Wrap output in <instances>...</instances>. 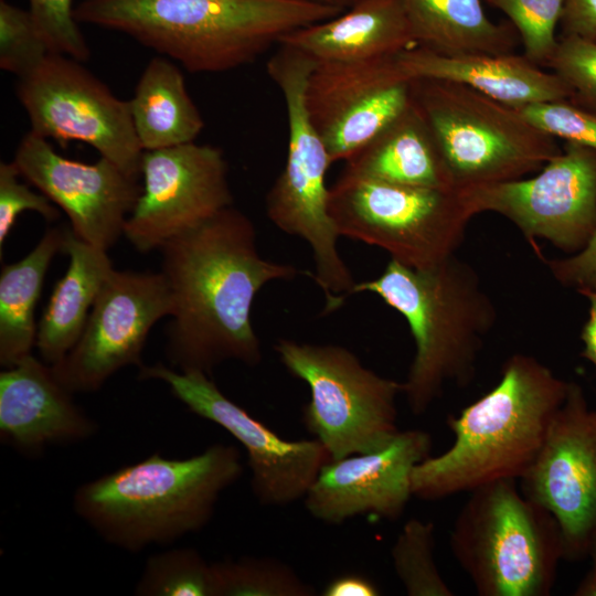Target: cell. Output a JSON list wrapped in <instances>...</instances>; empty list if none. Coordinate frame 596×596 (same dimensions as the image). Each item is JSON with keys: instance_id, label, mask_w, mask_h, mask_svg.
<instances>
[{"instance_id": "cell-1", "label": "cell", "mask_w": 596, "mask_h": 596, "mask_svg": "<svg viewBox=\"0 0 596 596\" xmlns=\"http://www.w3.org/2000/svg\"><path fill=\"white\" fill-rule=\"evenodd\" d=\"M252 220L233 205L161 248V273L173 301L166 354L181 372L213 370L228 360L255 366L263 360L251 316L268 283L299 270L263 258Z\"/></svg>"}, {"instance_id": "cell-2", "label": "cell", "mask_w": 596, "mask_h": 596, "mask_svg": "<svg viewBox=\"0 0 596 596\" xmlns=\"http://www.w3.org/2000/svg\"><path fill=\"white\" fill-rule=\"evenodd\" d=\"M343 11L310 0H82L74 14L78 23L124 33L189 72L221 73Z\"/></svg>"}, {"instance_id": "cell-3", "label": "cell", "mask_w": 596, "mask_h": 596, "mask_svg": "<svg viewBox=\"0 0 596 596\" xmlns=\"http://www.w3.org/2000/svg\"><path fill=\"white\" fill-rule=\"evenodd\" d=\"M568 384L535 358L511 355L489 392L458 416H448L454 441L414 467L412 494L433 501L521 479L535 460Z\"/></svg>"}, {"instance_id": "cell-4", "label": "cell", "mask_w": 596, "mask_h": 596, "mask_svg": "<svg viewBox=\"0 0 596 596\" xmlns=\"http://www.w3.org/2000/svg\"><path fill=\"white\" fill-rule=\"evenodd\" d=\"M242 473L233 445L216 443L187 458L156 453L81 485L72 504L105 542L137 553L202 530Z\"/></svg>"}, {"instance_id": "cell-5", "label": "cell", "mask_w": 596, "mask_h": 596, "mask_svg": "<svg viewBox=\"0 0 596 596\" xmlns=\"http://www.w3.org/2000/svg\"><path fill=\"white\" fill-rule=\"evenodd\" d=\"M372 292L401 313L415 342L403 394L419 416L448 383L466 386L475 376L485 337L497 309L477 272L456 257L413 268L391 259L374 279L356 283L353 294Z\"/></svg>"}, {"instance_id": "cell-6", "label": "cell", "mask_w": 596, "mask_h": 596, "mask_svg": "<svg viewBox=\"0 0 596 596\" xmlns=\"http://www.w3.org/2000/svg\"><path fill=\"white\" fill-rule=\"evenodd\" d=\"M449 536L459 566L480 596H547L564 560L560 525L517 480L469 492Z\"/></svg>"}, {"instance_id": "cell-7", "label": "cell", "mask_w": 596, "mask_h": 596, "mask_svg": "<svg viewBox=\"0 0 596 596\" xmlns=\"http://www.w3.org/2000/svg\"><path fill=\"white\" fill-rule=\"evenodd\" d=\"M412 94L456 190L522 179L561 152L519 109L469 86L412 79Z\"/></svg>"}, {"instance_id": "cell-8", "label": "cell", "mask_w": 596, "mask_h": 596, "mask_svg": "<svg viewBox=\"0 0 596 596\" xmlns=\"http://www.w3.org/2000/svg\"><path fill=\"white\" fill-rule=\"evenodd\" d=\"M315 65L310 56L285 44L266 63L284 97L289 132L286 163L266 195V213L279 230L309 244L315 281L333 289L344 285L351 272L338 251L340 234L328 209L326 175L332 161L306 107L307 81Z\"/></svg>"}, {"instance_id": "cell-9", "label": "cell", "mask_w": 596, "mask_h": 596, "mask_svg": "<svg viewBox=\"0 0 596 596\" xmlns=\"http://www.w3.org/2000/svg\"><path fill=\"white\" fill-rule=\"evenodd\" d=\"M328 209L340 236L380 247L413 268L454 256L472 217L457 190L401 185L343 171L329 188Z\"/></svg>"}, {"instance_id": "cell-10", "label": "cell", "mask_w": 596, "mask_h": 596, "mask_svg": "<svg viewBox=\"0 0 596 596\" xmlns=\"http://www.w3.org/2000/svg\"><path fill=\"white\" fill-rule=\"evenodd\" d=\"M275 351L308 385L302 422L331 459L382 449L400 433L396 400L403 383L368 369L341 345L279 339Z\"/></svg>"}, {"instance_id": "cell-11", "label": "cell", "mask_w": 596, "mask_h": 596, "mask_svg": "<svg viewBox=\"0 0 596 596\" xmlns=\"http://www.w3.org/2000/svg\"><path fill=\"white\" fill-rule=\"evenodd\" d=\"M82 63L50 53L35 68L18 77L17 97L28 115L30 131L62 147L71 141L87 143L100 157L139 178L143 150L129 102L118 98Z\"/></svg>"}, {"instance_id": "cell-12", "label": "cell", "mask_w": 596, "mask_h": 596, "mask_svg": "<svg viewBox=\"0 0 596 596\" xmlns=\"http://www.w3.org/2000/svg\"><path fill=\"white\" fill-rule=\"evenodd\" d=\"M457 191L471 216L500 214L528 241L577 253L596 230V150L566 141L535 175Z\"/></svg>"}, {"instance_id": "cell-13", "label": "cell", "mask_w": 596, "mask_h": 596, "mask_svg": "<svg viewBox=\"0 0 596 596\" xmlns=\"http://www.w3.org/2000/svg\"><path fill=\"white\" fill-rule=\"evenodd\" d=\"M138 379L166 383L191 413L221 426L244 447L251 488L262 505L285 507L304 499L321 468L331 460L317 438L279 437L224 395L203 372H181L163 363L143 364Z\"/></svg>"}, {"instance_id": "cell-14", "label": "cell", "mask_w": 596, "mask_h": 596, "mask_svg": "<svg viewBox=\"0 0 596 596\" xmlns=\"http://www.w3.org/2000/svg\"><path fill=\"white\" fill-rule=\"evenodd\" d=\"M521 480L525 497L557 521L564 560L588 556L596 534V408L583 387L570 382L543 445Z\"/></svg>"}, {"instance_id": "cell-15", "label": "cell", "mask_w": 596, "mask_h": 596, "mask_svg": "<svg viewBox=\"0 0 596 596\" xmlns=\"http://www.w3.org/2000/svg\"><path fill=\"white\" fill-rule=\"evenodd\" d=\"M172 311V296L161 272L114 269L79 339L51 365L54 375L74 394L99 390L125 366L140 368L151 328Z\"/></svg>"}, {"instance_id": "cell-16", "label": "cell", "mask_w": 596, "mask_h": 596, "mask_svg": "<svg viewBox=\"0 0 596 596\" xmlns=\"http://www.w3.org/2000/svg\"><path fill=\"white\" fill-rule=\"evenodd\" d=\"M142 191L124 235L141 253L160 249L171 238L233 205L223 151L193 142L143 151Z\"/></svg>"}, {"instance_id": "cell-17", "label": "cell", "mask_w": 596, "mask_h": 596, "mask_svg": "<svg viewBox=\"0 0 596 596\" xmlns=\"http://www.w3.org/2000/svg\"><path fill=\"white\" fill-rule=\"evenodd\" d=\"M306 107L333 162L347 160L411 104L412 79L396 56L362 62H316Z\"/></svg>"}, {"instance_id": "cell-18", "label": "cell", "mask_w": 596, "mask_h": 596, "mask_svg": "<svg viewBox=\"0 0 596 596\" xmlns=\"http://www.w3.org/2000/svg\"><path fill=\"white\" fill-rule=\"evenodd\" d=\"M12 161L29 184L65 212L82 241L108 251L124 235L142 191L139 178L104 157L94 163L65 158L32 131L22 137Z\"/></svg>"}, {"instance_id": "cell-19", "label": "cell", "mask_w": 596, "mask_h": 596, "mask_svg": "<svg viewBox=\"0 0 596 596\" xmlns=\"http://www.w3.org/2000/svg\"><path fill=\"white\" fill-rule=\"evenodd\" d=\"M430 448L427 432L408 429L382 449L331 459L304 497L305 508L331 525L358 515L396 520L413 496L412 471Z\"/></svg>"}, {"instance_id": "cell-20", "label": "cell", "mask_w": 596, "mask_h": 596, "mask_svg": "<svg viewBox=\"0 0 596 596\" xmlns=\"http://www.w3.org/2000/svg\"><path fill=\"white\" fill-rule=\"evenodd\" d=\"M52 366L29 354L0 373L1 441L25 455L85 441L98 424L75 404Z\"/></svg>"}, {"instance_id": "cell-21", "label": "cell", "mask_w": 596, "mask_h": 596, "mask_svg": "<svg viewBox=\"0 0 596 596\" xmlns=\"http://www.w3.org/2000/svg\"><path fill=\"white\" fill-rule=\"evenodd\" d=\"M396 62L411 79L459 83L518 109L574 96L555 73L512 52L446 55L417 45L400 53Z\"/></svg>"}, {"instance_id": "cell-22", "label": "cell", "mask_w": 596, "mask_h": 596, "mask_svg": "<svg viewBox=\"0 0 596 596\" xmlns=\"http://www.w3.org/2000/svg\"><path fill=\"white\" fill-rule=\"evenodd\" d=\"M279 44L316 62L336 63L395 57L417 46L401 0H359L333 18L286 34Z\"/></svg>"}, {"instance_id": "cell-23", "label": "cell", "mask_w": 596, "mask_h": 596, "mask_svg": "<svg viewBox=\"0 0 596 596\" xmlns=\"http://www.w3.org/2000/svg\"><path fill=\"white\" fill-rule=\"evenodd\" d=\"M343 172L401 185L454 189L432 130L414 99L345 160Z\"/></svg>"}, {"instance_id": "cell-24", "label": "cell", "mask_w": 596, "mask_h": 596, "mask_svg": "<svg viewBox=\"0 0 596 596\" xmlns=\"http://www.w3.org/2000/svg\"><path fill=\"white\" fill-rule=\"evenodd\" d=\"M63 252L67 270L55 284L38 323L36 343L41 359L50 365L63 359L79 339L89 312L114 270L107 251L78 238L66 228Z\"/></svg>"}, {"instance_id": "cell-25", "label": "cell", "mask_w": 596, "mask_h": 596, "mask_svg": "<svg viewBox=\"0 0 596 596\" xmlns=\"http://www.w3.org/2000/svg\"><path fill=\"white\" fill-rule=\"evenodd\" d=\"M128 102L143 151L193 142L204 128L182 72L166 56L149 61Z\"/></svg>"}, {"instance_id": "cell-26", "label": "cell", "mask_w": 596, "mask_h": 596, "mask_svg": "<svg viewBox=\"0 0 596 596\" xmlns=\"http://www.w3.org/2000/svg\"><path fill=\"white\" fill-rule=\"evenodd\" d=\"M417 45L437 53H511L512 28L494 23L481 0H401Z\"/></svg>"}, {"instance_id": "cell-27", "label": "cell", "mask_w": 596, "mask_h": 596, "mask_svg": "<svg viewBox=\"0 0 596 596\" xmlns=\"http://www.w3.org/2000/svg\"><path fill=\"white\" fill-rule=\"evenodd\" d=\"M67 227L49 228L22 259L0 274V364L10 368L36 343L35 307L53 257L63 252Z\"/></svg>"}, {"instance_id": "cell-28", "label": "cell", "mask_w": 596, "mask_h": 596, "mask_svg": "<svg viewBox=\"0 0 596 596\" xmlns=\"http://www.w3.org/2000/svg\"><path fill=\"white\" fill-rule=\"evenodd\" d=\"M213 596H312L316 589L289 565L268 556L212 563Z\"/></svg>"}, {"instance_id": "cell-29", "label": "cell", "mask_w": 596, "mask_h": 596, "mask_svg": "<svg viewBox=\"0 0 596 596\" xmlns=\"http://www.w3.org/2000/svg\"><path fill=\"white\" fill-rule=\"evenodd\" d=\"M138 596H213V572L193 547L150 555L135 587Z\"/></svg>"}, {"instance_id": "cell-30", "label": "cell", "mask_w": 596, "mask_h": 596, "mask_svg": "<svg viewBox=\"0 0 596 596\" xmlns=\"http://www.w3.org/2000/svg\"><path fill=\"white\" fill-rule=\"evenodd\" d=\"M396 576L408 596H453L435 561V525L409 519L391 549Z\"/></svg>"}, {"instance_id": "cell-31", "label": "cell", "mask_w": 596, "mask_h": 596, "mask_svg": "<svg viewBox=\"0 0 596 596\" xmlns=\"http://www.w3.org/2000/svg\"><path fill=\"white\" fill-rule=\"evenodd\" d=\"M501 10L521 36L524 53L531 62L546 65L558 40L555 29L561 21L565 0H488Z\"/></svg>"}, {"instance_id": "cell-32", "label": "cell", "mask_w": 596, "mask_h": 596, "mask_svg": "<svg viewBox=\"0 0 596 596\" xmlns=\"http://www.w3.org/2000/svg\"><path fill=\"white\" fill-rule=\"evenodd\" d=\"M50 49L29 10L0 1V68L21 77L35 68Z\"/></svg>"}, {"instance_id": "cell-33", "label": "cell", "mask_w": 596, "mask_h": 596, "mask_svg": "<svg viewBox=\"0 0 596 596\" xmlns=\"http://www.w3.org/2000/svg\"><path fill=\"white\" fill-rule=\"evenodd\" d=\"M29 12L50 52L85 62L91 55L79 23L75 19L73 0H28Z\"/></svg>"}, {"instance_id": "cell-34", "label": "cell", "mask_w": 596, "mask_h": 596, "mask_svg": "<svg viewBox=\"0 0 596 596\" xmlns=\"http://www.w3.org/2000/svg\"><path fill=\"white\" fill-rule=\"evenodd\" d=\"M519 110L552 137L596 150V113L573 105L568 99L532 104Z\"/></svg>"}, {"instance_id": "cell-35", "label": "cell", "mask_w": 596, "mask_h": 596, "mask_svg": "<svg viewBox=\"0 0 596 596\" xmlns=\"http://www.w3.org/2000/svg\"><path fill=\"white\" fill-rule=\"evenodd\" d=\"M589 106L596 107V41L568 34L546 64Z\"/></svg>"}, {"instance_id": "cell-36", "label": "cell", "mask_w": 596, "mask_h": 596, "mask_svg": "<svg viewBox=\"0 0 596 596\" xmlns=\"http://www.w3.org/2000/svg\"><path fill=\"white\" fill-rule=\"evenodd\" d=\"M19 169L11 162L0 163V255L4 242L22 212L33 211L46 221L60 217L58 207L42 192L33 191L20 180Z\"/></svg>"}, {"instance_id": "cell-37", "label": "cell", "mask_w": 596, "mask_h": 596, "mask_svg": "<svg viewBox=\"0 0 596 596\" xmlns=\"http://www.w3.org/2000/svg\"><path fill=\"white\" fill-rule=\"evenodd\" d=\"M552 276L563 286L596 289V230L583 249L566 258L544 259Z\"/></svg>"}, {"instance_id": "cell-38", "label": "cell", "mask_w": 596, "mask_h": 596, "mask_svg": "<svg viewBox=\"0 0 596 596\" xmlns=\"http://www.w3.org/2000/svg\"><path fill=\"white\" fill-rule=\"evenodd\" d=\"M561 21L564 35L596 41V0H565Z\"/></svg>"}, {"instance_id": "cell-39", "label": "cell", "mask_w": 596, "mask_h": 596, "mask_svg": "<svg viewBox=\"0 0 596 596\" xmlns=\"http://www.w3.org/2000/svg\"><path fill=\"white\" fill-rule=\"evenodd\" d=\"M321 594L323 596H377L381 590L368 576L348 573L331 579Z\"/></svg>"}, {"instance_id": "cell-40", "label": "cell", "mask_w": 596, "mask_h": 596, "mask_svg": "<svg viewBox=\"0 0 596 596\" xmlns=\"http://www.w3.org/2000/svg\"><path fill=\"white\" fill-rule=\"evenodd\" d=\"M579 294L589 302L588 317L581 332L584 345L581 354L596 369V289H583Z\"/></svg>"}, {"instance_id": "cell-41", "label": "cell", "mask_w": 596, "mask_h": 596, "mask_svg": "<svg viewBox=\"0 0 596 596\" xmlns=\"http://www.w3.org/2000/svg\"><path fill=\"white\" fill-rule=\"evenodd\" d=\"M588 555L592 558V566L573 593L575 596H596V534Z\"/></svg>"}, {"instance_id": "cell-42", "label": "cell", "mask_w": 596, "mask_h": 596, "mask_svg": "<svg viewBox=\"0 0 596 596\" xmlns=\"http://www.w3.org/2000/svg\"><path fill=\"white\" fill-rule=\"evenodd\" d=\"M310 1L329 4V6H333V7H338V8L347 10L359 0H310Z\"/></svg>"}]
</instances>
